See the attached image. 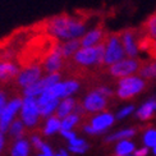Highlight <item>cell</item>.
Returning a JSON list of instances; mask_svg holds the SVG:
<instances>
[{
	"label": "cell",
	"mask_w": 156,
	"mask_h": 156,
	"mask_svg": "<svg viewBox=\"0 0 156 156\" xmlns=\"http://www.w3.org/2000/svg\"><path fill=\"white\" fill-rule=\"evenodd\" d=\"M30 152V146L28 142H26L23 140H18L12 147V156H28Z\"/></svg>",
	"instance_id": "obj_19"
},
{
	"label": "cell",
	"mask_w": 156,
	"mask_h": 156,
	"mask_svg": "<svg viewBox=\"0 0 156 156\" xmlns=\"http://www.w3.org/2000/svg\"><path fill=\"white\" fill-rule=\"evenodd\" d=\"M108 35H105V32L101 27H96L87 31L80 40H81V46L82 48H91V46H96L102 42H105Z\"/></svg>",
	"instance_id": "obj_14"
},
{
	"label": "cell",
	"mask_w": 156,
	"mask_h": 156,
	"mask_svg": "<svg viewBox=\"0 0 156 156\" xmlns=\"http://www.w3.org/2000/svg\"><path fill=\"white\" fill-rule=\"evenodd\" d=\"M118 96L120 99H131L132 96L140 94L146 87V82L140 77H126L120 78L118 82Z\"/></svg>",
	"instance_id": "obj_5"
},
{
	"label": "cell",
	"mask_w": 156,
	"mask_h": 156,
	"mask_svg": "<svg viewBox=\"0 0 156 156\" xmlns=\"http://www.w3.org/2000/svg\"><path fill=\"white\" fill-rule=\"evenodd\" d=\"M56 156H68V155H67V152H66V151H60V152Z\"/></svg>",
	"instance_id": "obj_39"
},
{
	"label": "cell",
	"mask_w": 156,
	"mask_h": 156,
	"mask_svg": "<svg viewBox=\"0 0 156 156\" xmlns=\"http://www.w3.org/2000/svg\"><path fill=\"white\" fill-rule=\"evenodd\" d=\"M133 112V106H128V108H126V109H123L122 112L118 114V118H123V116H127V115H129Z\"/></svg>",
	"instance_id": "obj_33"
},
{
	"label": "cell",
	"mask_w": 156,
	"mask_h": 156,
	"mask_svg": "<svg viewBox=\"0 0 156 156\" xmlns=\"http://www.w3.org/2000/svg\"><path fill=\"white\" fill-rule=\"evenodd\" d=\"M62 78V74L58 72V73H53V74H48V77L42 78V80L37 81L36 83L31 84V86H28L27 88H26L23 91V94L26 95V97L27 96H37V95H41L45 90H48L49 87L54 86V84L59 83Z\"/></svg>",
	"instance_id": "obj_8"
},
{
	"label": "cell",
	"mask_w": 156,
	"mask_h": 156,
	"mask_svg": "<svg viewBox=\"0 0 156 156\" xmlns=\"http://www.w3.org/2000/svg\"><path fill=\"white\" fill-rule=\"evenodd\" d=\"M59 129H62V122L59 120L58 116H55V115L51 116L46 123V127H45V133L51 134V133H54L56 131H59Z\"/></svg>",
	"instance_id": "obj_24"
},
{
	"label": "cell",
	"mask_w": 156,
	"mask_h": 156,
	"mask_svg": "<svg viewBox=\"0 0 156 156\" xmlns=\"http://www.w3.org/2000/svg\"><path fill=\"white\" fill-rule=\"evenodd\" d=\"M83 105H84V109L87 110V113H96V112L105 110L109 105V100L106 96H104L102 94L94 90L87 94Z\"/></svg>",
	"instance_id": "obj_10"
},
{
	"label": "cell",
	"mask_w": 156,
	"mask_h": 156,
	"mask_svg": "<svg viewBox=\"0 0 156 156\" xmlns=\"http://www.w3.org/2000/svg\"><path fill=\"white\" fill-rule=\"evenodd\" d=\"M114 118L113 115H110L108 113H104V114H99L94 116V118H90L88 123L84 124V131L88 132V133H100L102 132L104 129H106L108 127H110L113 124Z\"/></svg>",
	"instance_id": "obj_11"
},
{
	"label": "cell",
	"mask_w": 156,
	"mask_h": 156,
	"mask_svg": "<svg viewBox=\"0 0 156 156\" xmlns=\"http://www.w3.org/2000/svg\"><path fill=\"white\" fill-rule=\"evenodd\" d=\"M104 54H105V42L91 48H81L72 58V63L80 68H101L104 67Z\"/></svg>",
	"instance_id": "obj_2"
},
{
	"label": "cell",
	"mask_w": 156,
	"mask_h": 156,
	"mask_svg": "<svg viewBox=\"0 0 156 156\" xmlns=\"http://www.w3.org/2000/svg\"><path fill=\"white\" fill-rule=\"evenodd\" d=\"M123 156H131V155H123Z\"/></svg>",
	"instance_id": "obj_42"
},
{
	"label": "cell",
	"mask_w": 156,
	"mask_h": 156,
	"mask_svg": "<svg viewBox=\"0 0 156 156\" xmlns=\"http://www.w3.org/2000/svg\"><path fill=\"white\" fill-rule=\"evenodd\" d=\"M136 133L134 129H126V131H120L118 133H115L113 136L106 138V142H112L114 140H124V138H128V137H132V136Z\"/></svg>",
	"instance_id": "obj_27"
},
{
	"label": "cell",
	"mask_w": 156,
	"mask_h": 156,
	"mask_svg": "<svg viewBox=\"0 0 156 156\" xmlns=\"http://www.w3.org/2000/svg\"><path fill=\"white\" fill-rule=\"evenodd\" d=\"M87 24L82 18L59 14L50 18L45 24V31L56 40H74L86 34Z\"/></svg>",
	"instance_id": "obj_1"
},
{
	"label": "cell",
	"mask_w": 156,
	"mask_h": 156,
	"mask_svg": "<svg viewBox=\"0 0 156 156\" xmlns=\"http://www.w3.org/2000/svg\"><path fill=\"white\" fill-rule=\"evenodd\" d=\"M63 86H64V91H63V96L67 97L69 95H72L73 92H76L78 86H80V82L77 80H69L67 82H63Z\"/></svg>",
	"instance_id": "obj_26"
},
{
	"label": "cell",
	"mask_w": 156,
	"mask_h": 156,
	"mask_svg": "<svg viewBox=\"0 0 156 156\" xmlns=\"http://www.w3.org/2000/svg\"><path fill=\"white\" fill-rule=\"evenodd\" d=\"M44 73L41 66H31L21 68L18 76L16 77V80L13 81V84L16 87H26L27 88L31 84L36 83L37 81L41 80V74Z\"/></svg>",
	"instance_id": "obj_6"
},
{
	"label": "cell",
	"mask_w": 156,
	"mask_h": 156,
	"mask_svg": "<svg viewBox=\"0 0 156 156\" xmlns=\"http://www.w3.org/2000/svg\"><path fill=\"white\" fill-rule=\"evenodd\" d=\"M22 105H23V101L21 99H14L4 108L2 116H0V132L2 133H4L6 129H8L12 118L18 112V109L22 108Z\"/></svg>",
	"instance_id": "obj_13"
},
{
	"label": "cell",
	"mask_w": 156,
	"mask_h": 156,
	"mask_svg": "<svg viewBox=\"0 0 156 156\" xmlns=\"http://www.w3.org/2000/svg\"><path fill=\"white\" fill-rule=\"evenodd\" d=\"M3 148H4V136L0 132V152L3 151Z\"/></svg>",
	"instance_id": "obj_38"
},
{
	"label": "cell",
	"mask_w": 156,
	"mask_h": 156,
	"mask_svg": "<svg viewBox=\"0 0 156 156\" xmlns=\"http://www.w3.org/2000/svg\"><path fill=\"white\" fill-rule=\"evenodd\" d=\"M154 154H155V155H156V146H155V147H154Z\"/></svg>",
	"instance_id": "obj_41"
},
{
	"label": "cell",
	"mask_w": 156,
	"mask_h": 156,
	"mask_svg": "<svg viewBox=\"0 0 156 156\" xmlns=\"http://www.w3.org/2000/svg\"><path fill=\"white\" fill-rule=\"evenodd\" d=\"M155 109H156V102L155 101H148L137 112V116L140 119H148V118H151V115H152Z\"/></svg>",
	"instance_id": "obj_21"
},
{
	"label": "cell",
	"mask_w": 156,
	"mask_h": 156,
	"mask_svg": "<svg viewBox=\"0 0 156 156\" xmlns=\"http://www.w3.org/2000/svg\"><path fill=\"white\" fill-rule=\"evenodd\" d=\"M138 76L145 80H152L156 78V60L154 62H145L138 70Z\"/></svg>",
	"instance_id": "obj_18"
},
{
	"label": "cell",
	"mask_w": 156,
	"mask_h": 156,
	"mask_svg": "<svg viewBox=\"0 0 156 156\" xmlns=\"http://www.w3.org/2000/svg\"><path fill=\"white\" fill-rule=\"evenodd\" d=\"M87 145H84V146H70V151H73V152H78V154H83L84 151L87 150Z\"/></svg>",
	"instance_id": "obj_31"
},
{
	"label": "cell",
	"mask_w": 156,
	"mask_h": 156,
	"mask_svg": "<svg viewBox=\"0 0 156 156\" xmlns=\"http://www.w3.org/2000/svg\"><path fill=\"white\" fill-rule=\"evenodd\" d=\"M6 100H8V92L3 88V86H0V109L5 108Z\"/></svg>",
	"instance_id": "obj_30"
},
{
	"label": "cell",
	"mask_w": 156,
	"mask_h": 156,
	"mask_svg": "<svg viewBox=\"0 0 156 156\" xmlns=\"http://www.w3.org/2000/svg\"><path fill=\"white\" fill-rule=\"evenodd\" d=\"M134 150V145L132 142L129 141H124L123 140L120 144H118L116 146V150H115V154L116 156H123V155H129L131 152H133Z\"/></svg>",
	"instance_id": "obj_23"
},
{
	"label": "cell",
	"mask_w": 156,
	"mask_h": 156,
	"mask_svg": "<svg viewBox=\"0 0 156 156\" xmlns=\"http://www.w3.org/2000/svg\"><path fill=\"white\" fill-rule=\"evenodd\" d=\"M58 106H59V100L53 99V100H50L49 102L44 104V105H41V106H38V112H40L41 116H48V115H50L51 113H53L54 110H56Z\"/></svg>",
	"instance_id": "obj_22"
},
{
	"label": "cell",
	"mask_w": 156,
	"mask_h": 156,
	"mask_svg": "<svg viewBox=\"0 0 156 156\" xmlns=\"http://www.w3.org/2000/svg\"><path fill=\"white\" fill-rule=\"evenodd\" d=\"M76 101L74 99H70V97H66L60 104L59 106H58L56 109V114L55 116H58V118H66V116H68L70 113L74 110V106H76Z\"/></svg>",
	"instance_id": "obj_16"
},
{
	"label": "cell",
	"mask_w": 156,
	"mask_h": 156,
	"mask_svg": "<svg viewBox=\"0 0 156 156\" xmlns=\"http://www.w3.org/2000/svg\"><path fill=\"white\" fill-rule=\"evenodd\" d=\"M62 134L64 136V137H67L68 140H73V138H76V134H74L73 132H69V131H63V129H62Z\"/></svg>",
	"instance_id": "obj_36"
},
{
	"label": "cell",
	"mask_w": 156,
	"mask_h": 156,
	"mask_svg": "<svg viewBox=\"0 0 156 156\" xmlns=\"http://www.w3.org/2000/svg\"><path fill=\"white\" fill-rule=\"evenodd\" d=\"M147 152H148L147 147H142V148H140V150H136L134 151V156H146Z\"/></svg>",
	"instance_id": "obj_35"
},
{
	"label": "cell",
	"mask_w": 156,
	"mask_h": 156,
	"mask_svg": "<svg viewBox=\"0 0 156 156\" xmlns=\"http://www.w3.org/2000/svg\"><path fill=\"white\" fill-rule=\"evenodd\" d=\"M126 50L123 46L120 32L119 34H110L105 40V54H104V67H110L124 59Z\"/></svg>",
	"instance_id": "obj_3"
},
{
	"label": "cell",
	"mask_w": 156,
	"mask_h": 156,
	"mask_svg": "<svg viewBox=\"0 0 156 156\" xmlns=\"http://www.w3.org/2000/svg\"><path fill=\"white\" fill-rule=\"evenodd\" d=\"M26 133V128L23 126V123L21 119H16L13 122V124L10 127V136L16 140H22V137Z\"/></svg>",
	"instance_id": "obj_20"
},
{
	"label": "cell",
	"mask_w": 156,
	"mask_h": 156,
	"mask_svg": "<svg viewBox=\"0 0 156 156\" xmlns=\"http://www.w3.org/2000/svg\"><path fill=\"white\" fill-rule=\"evenodd\" d=\"M84 145H87V144L83 140H78V138L70 140V146H84Z\"/></svg>",
	"instance_id": "obj_34"
},
{
	"label": "cell",
	"mask_w": 156,
	"mask_h": 156,
	"mask_svg": "<svg viewBox=\"0 0 156 156\" xmlns=\"http://www.w3.org/2000/svg\"><path fill=\"white\" fill-rule=\"evenodd\" d=\"M81 46V40L80 38H74V40H68L63 44H59V49H60V53L63 55V58L66 60L72 59L74 56V54L80 50Z\"/></svg>",
	"instance_id": "obj_15"
},
{
	"label": "cell",
	"mask_w": 156,
	"mask_h": 156,
	"mask_svg": "<svg viewBox=\"0 0 156 156\" xmlns=\"http://www.w3.org/2000/svg\"><path fill=\"white\" fill-rule=\"evenodd\" d=\"M66 64V59L63 58L62 53H60V49H59V44L54 48V50L46 56L41 64L44 73H48V74H53V73H58L59 70L64 67Z\"/></svg>",
	"instance_id": "obj_9"
},
{
	"label": "cell",
	"mask_w": 156,
	"mask_h": 156,
	"mask_svg": "<svg viewBox=\"0 0 156 156\" xmlns=\"http://www.w3.org/2000/svg\"><path fill=\"white\" fill-rule=\"evenodd\" d=\"M40 156H46V155H44V154H42V155H40Z\"/></svg>",
	"instance_id": "obj_43"
},
{
	"label": "cell",
	"mask_w": 156,
	"mask_h": 156,
	"mask_svg": "<svg viewBox=\"0 0 156 156\" xmlns=\"http://www.w3.org/2000/svg\"><path fill=\"white\" fill-rule=\"evenodd\" d=\"M42 152H44V155H46V156H53V152H51V150H50V148H49L46 145H44Z\"/></svg>",
	"instance_id": "obj_37"
},
{
	"label": "cell",
	"mask_w": 156,
	"mask_h": 156,
	"mask_svg": "<svg viewBox=\"0 0 156 156\" xmlns=\"http://www.w3.org/2000/svg\"><path fill=\"white\" fill-rule=\"evenodd\" d=\"M32 144H34V146L37 148V150H42L44 144L40 141V138H38L37 136H34V137H32Z\"/></svg>",
	"instance_id": "obj_32"
},
{
	"label": "cell",
	"mask_w": 156,
	"mask_h": 156,
	"mask_svg": "<svg viewBox=\"0 0 156 156\" xmlns=\"http://www.w3.org/2000/svg\"><path fill=\"white\" fill-rule=\"evenodd\" d=\"M80 122V116L76 115V114H69L68 116L63 119L62 122V129L63 131H69L70 128H73L77 123Z\"/></svg>",
	"instance_id": "obj_25"
},
{
	"label": "cell",
	"mask_w": 156,
	"mask_h": 156,
	"mask_svg": "<svg viewBox=\"0 0 156 156\" xmlns=\"http://www.w3.org/2000/svg\"><path fill=\"white\" fill-rule=\"evenodd\" d=\"M95 91H97V92L102 94L104 96H106L108 99H110V97H113V96H114V92H113V91L110 90L109 87H106V86H97V87L95 88Z\"/></svg>",
	"instance_id": "obj_29"
},
{
	"label": "cell",
	"mask_w": 156,
	"mask_h": 156,
	"mask_svg": "<svg viewBox=\"0 0 156 156\" xmlns=\"http://www.w3.org/2000/svg\"><path fill=\"white\" fill-rule=\"evenodd\" d=\"M3 110H4V108H2V109H0V116H2V113H3Z\"/></svg>",
	"instance_id": "obj_40"
},
{
	"label": "cell",
	"mask_w": 156,
	"mask_h": 156,
	"mask_svg": "<svg viewBox=\"0 0 156 156\" xmlns=\"http://www.w3.org/2000/svg\"><path fill=\"white\" fill-rule=\"evenodd\" d=\"M120 37L126 50V55L128 58H137L140 49H138V38L137 35H136V31L131 28L124 30L120 32Z\"/></svg>",
	"instance_id": "obj_12"
},
{
	"label": "cell",
	"mask_w": 156,
	"mask_h": 156,
	"mask_svg": "<svg viewBox=\"0 0 156 156\" xmlns=\"http://www.w3.org/2000/svg\"><path fill=\"white\" fill-rule=\"evenodd\" d=\"M144 142L147 147H155L156 146V131L155 129H150V131H147L145 133Z\"/></svg>",
	"instance_id": "obj_28"
},
{
	"label": "cell",
	"mask_w": 156,
	"mask_h": 156,
	"mask_svg": "<svg viewBox=\"0 0 156 156\" xmlns=\"http://www.w3.org/2000/svg\"><path fill=\"white\" fill-rule=\"evenodd\" d=\"M22 120L30 128H35L38 124V122H40V112H38L37 100L34 96H27L23 100Z\"/></svg>",
	"instance_id": "obj_7"
},
{
	"label": "cell",
	"mask_w": 156,
	"mask_h": 156,
	"mask_svg": "<svg viewBox=\"0 0 156 156\" xmlns=\"http://www.w3.org/2000/svg\"><path fill=\"white\" fill-rule=\"evenodd\" d=\"M145 28V36H147L152 44L156 46V13L147 18V21L144 24Z\"/></svg>",
	"instance_id": "obj_17"
},
{
	"label": "cell",
	"mask_w": 156,
	"mask_h": 156,
	"mask_svg": "<svg viewBox=\"0 0 156 156\" xmlns=\"http://www.w3.org/2000/svg\"><path fill=\"white\" fill-rule=\"evenodd\" d=\"M142 63L137 58H128V59H123L118 63L110 66L108 69V73L114 78H126L134 73H138V70L142 66Z\"/></svg>",
	"instance_id": "obj_4"
}]
</instances>
